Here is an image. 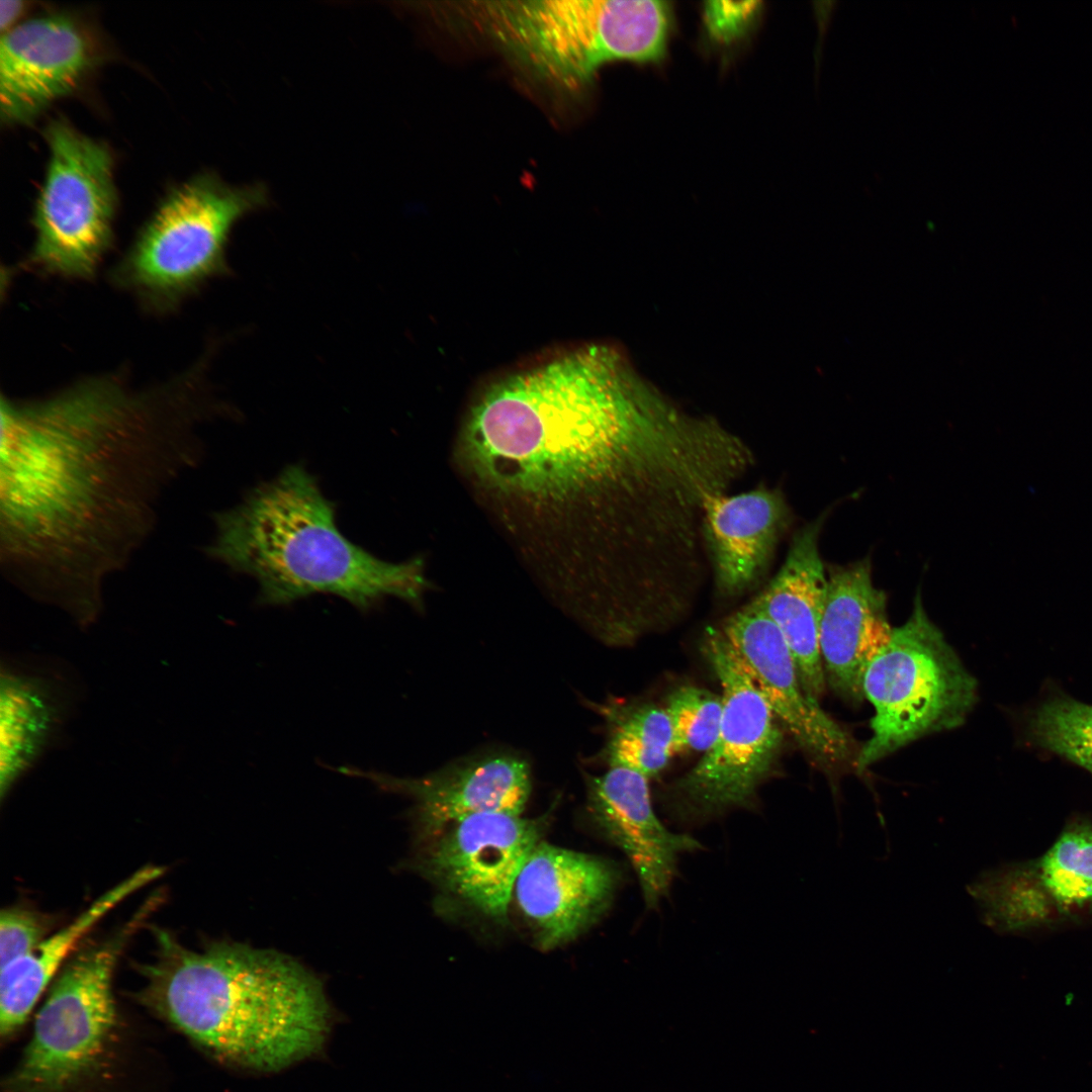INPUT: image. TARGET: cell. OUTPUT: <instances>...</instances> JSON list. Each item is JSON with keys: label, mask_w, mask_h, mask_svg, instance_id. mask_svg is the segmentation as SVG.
<instances>
[{"label": "cell", "mask_w": 1092, "mask_h": 1092, "mask_svg": "<svg viewBox=\"0 0 1092 1092\" xmlns=\"http://www.w3.org/2000/svg\"><path fill=\"white\" fill-rule=\"evenodd\" d=\"M892 631L887 598L873 582L870 559L829 567L820 652L826 681L836 693L855 702L863 698L866 669Z\"/></svg>", "instance_id": "ac0fdd59"}, {"label": "cell", "mask_w": 1092, "mask_h": 1092, "mask_svg": "<svg viewBox=\"0 0 1092 1092\" xmlns=\"http://www.w3.org/2000/svg\"><path fill=\"white\" fill-rule=\"evenodd\" d=\"M460 448L487 493L534 516L573 515L604 561H648L686 542L727 453L709 419L639 385L599 345L492 382L470 410Z\"/></svg>", "instance_id": "6da1fadb"}, {"label": "cell", "mask_w": 1092, "mask_h": 1092, "mask_svg": "<svg viewBox=\"0 0 1092 1092\" xmlns=\"http://www.w3.org/2000/svg\"><path fill=\"white\" fill-rule=\"evenodd\" d=\"M442 11L528 82L561 97L581 94L608 63L659 61L671 25L669 4L648 0L466 1Z\"/></svg>", "instance_id": "5b68a950"}, {"label": "cell", "mask_w": 1092, "mask_h": 1092, "mask_svg": "<svg viewBox=\"0 0 1092 1092\" xmlns=\"http://www.w3.org/2000/svg\"><path fill=\"white\" fill-rule=\"evenodd\" d=\"M545 819L505 812L466 817L431 838L421 872L444 895L503 923L516 879L541 841Z\"/></svg>", "instance_id": "8fae6325"}, {"label": "cell", "mask_w": 1092, "mask_h": 1092, "mask_svg": "<svg viewBox=\"0 0 1092 1092\" xmlns=\"http://www.w3.org/2000/svg\"><path fill=\"white\" fill-rule=\"evenodd\" d=\"M43 135L50 156L32 216L35 238L18 268L91 281L114 239L112 155L63 118L50 121Z\"/></svg>", "instance_id": "ba28073f"}, {"label": "cell", "mask_w": 1092, "mask_h": 1092, "mask_svg": "<svg viewBox=\"0 0 1092 1092\" xmlns=\"http://www.w3.org/2000/svg\"><path fill=\"white\" fill-rule=\"evenodd\" d=\"M266 187L231 186L205 173L174 188L109 271V281L147 312L164 315L225 275L234 225L266 206Z\"/></svg>", "instance_id": "8992f818"}, {"label": "cell", "mask_w": 1092, "mask_h": 1092, "mask_svg": "<svg viewBox=\"0 0 1092 1092\" xmlns=\"http://www.w3.org/2000/svg\"><path fill=\"white\" fill-rule=\"evenodd\" d=\"M100 58L97 37L78 17L50 13L19 22L0 40L2 120L31 119L77 89Z\"/></svg>", "instance_id": "4fadbf2b"}, {"label": "cell", "mask_w": 1092, "mask_h": 1092, "mask_svg": "<svg viewBox=\"0 0 1092 1092\" xmlns=\"http://www.w3.org/2000/svg\"><path fill=\"white\" fill-rule=\"evenodd\" d=\"M722 633L744 670L778 720L809 752L826 761L845 759L847 734L804 692L790 648L777 627L754 602L723 624Z\"/></svg>", "instance_id": "2e32d148"}, {"label": "cell", "mask_w": 1092, "mask_h": 1092, "mask_svg": "<svg viewBox=\"0 0 1092 1092\" xmlns=\"http://www.w3.org/2000/svg\"><path fill=\"white\" fill-rule=\"evenodd\" d=\"M345 770L353 776H365L386 791L408 796L414 801L420 832L429 839L471 815L484 812L521 815L531 792L528 762L505 752L468 757L415 779Z\"/></svg>", "instance_id": "e0dca14e"}, {"label": "cell", "mask_w": 1092, "mask_h": 1092, "mask_svg": "<svg viewBox=\"0 0 1092 1092\" xmlns=\"http://www.w3.org/2000/svg\"><path fill=\"white\" fill-rule=\"evenodd\" d=\"M704 651L722 687L723 714L715 743L664 795L668 817L684 828L752 808L783 741L778 718L721 630L707 632Z\"/></svg>", "instance_id": "9c48e42d"}, {"label": "cell", "mask_w": 1092, "mask_h": 1092, "mask_svg": "<svg viewBox=\"0 0 1092 1092\" xmlns=\"http://www.w3.org/2000/svg\"><path fill=\"white\" fill-rule=\"evenodd\" d=\"M65 702L49 678L2 664L0 675V796L36 763L65 720Z\"/></svg>", "instance_id": "7402d4cb"}, {"label": "cell", "mask_w": 1092, "mask_h": 1092, "mask_svg": "<svg viewBox=\"0 0 1092 1092\" xmlns=\"http://www.w3.org/2000/svg\"><path fill=\"white\" fill-rule=\"evenodd\" d=\"M49 922L40 914L22 907L0 913V968L32 952L48 936Z\"/></svg>", "instance_id": "484cf974"}, {"label": "cell", "mask_w": 1092, "mask_h": 1092, "mask_svg": "<svg viewBox=\"0 0 1092 1092\" xmlns=\"http://www.w3.org/2000/svg\"><path fill=\"white\" fill-rule=\"evenodd\" d=\"M839 1L826 0L813 2L815 15L818 22L820 36H823L831 22L832 15L834 14Z\"/></svg>", "instance_id": "f1b7e54d"}, {"label": "cell", "mask_w": 1092, "mask_h": 1092, "mask_svg": "<svg viewBox=\"0 0 1092 1092\" xmlns=\"http://www.w3.org/2000/svg\"><path fill=\"white\" fill-rule=\"evenodd\" d=\"M1027 733L1037 746L1092 774V705L1064 695L1051 697L1029 714Z\"/></svg>", "instance_id": "cb8c5ba5"}, {"label": "cell", "mask_w": 1092, "mask_h": 1092, "mask_svg": "<svg viewBox=\"0 0 1092 1092\" xmlns=\"http://www.w3.org/2000/svg\"><path fill=\"white\" fill-rule=\"evenodd\" d=\"M207 364L144 386L119 367L42 396H1L0 561L13 584L82 627L96 621L104 581L201 459L198 427L220 413Z\"/></svg>", "instance_id": "7a4b0ae2"}, {"label": "cell", "mask_w": 1092, "mask_h": 1092, "mask_svg": "<svg viewBox=\"0 0 1092 1092\" xmlns=\"http://www.w3.org/2000/svg\"><path fill=\"white\" fill-rule=\"evenodd\" d=\"M827 518L823 513L801 528L777 575L753 601L777 625L796 663L801 686L818 701L826 676L820 652V627L828 572L819 552V537Z\"/></svg>", "instance_id": "d6986e66"}, {"label": "cell", "mask_w": 1092, "mask_h": 1092, "mask_svg": "<svg viewBox=\"0 0 1092 1092\" xmlns=\"http://www.w3.org/2000/svg\"><path fill=\"white\" fill-rule=\"evenodd\" d=\"M142 1003L236 1066L277 1071L318 1052L331 1012L321 982L292 959L229 941L202 949L153 928Z\"/></svg>", "instance_id": "3957f363"}, {"label": "cell", "mask_w": 1092, "mask_h": 1092, "mask_svg": "<svg viewBox=\"0 0 1092 1092\" xmlns=\"http://www.w3.org/2000/svg\"><path fill=\"white\" fill-rule=\"evenodd\" d=\"M861 689L874 716L858 772L920 737L962 725L978 698L976 678L928 618L919 593L910 617L869 664Z\"/></svg>", "instance_id": "52a82bcc"}, {"label": "cell", "mask_w": 1092, "mask_h": 1092, "mask_svg": "<svg viewBox=\"0 0 1092 1092\" xmlns=\"http://www.w3.org/2000/svg\"><path fill=\"white\" fill-rule=\"evenodd\" d=\"M982 921L1001 932L1050 924L1092 907V826L1070 825L1038 858L988 871L967 886Z\"/></svg>", "instance_id": "7c38bea8"}, {"label": "cell", "mask_w": 1092, "mask_h": 1092, "mask_svg": "<svg viewBox=\"0 0 1092 1092\" xmlns=\"http://www.w3.org/2000/svg\"><path fill=\"white\" fill-rule=\"evenodd\" d=\"M609 720L605 756L609 767H624L646 778L658 775L674 752L665 709L654 705L603 710Z\"/></svg>", "instance_id": "603a6c76"}, {"label": "cell", "mask_w": 1092, "mask_h": 1092, "mask_svg": "<svg viewBox=\"0 0 1092 1092\" xmlns=\"http://www.w3.org/2000/svg\"><path fill=\"white\" fill-rule=\"evenodd\" d=\"M648 778L624 767L586 777V809L600 834L631 863L647 909L668 896L685 853L704 845L668 829L655 813Z\"/></svg>", "instance_id": "9a60e30c"}, {"label": "cell", "mask_w": 1092, "mask_h": 1092, "mask_svg": "<svg viewBox=\"0 0 1092 1092\" xmlns=\"http://www.w3.org/2000/svg\"><path fill=\"white\" fill-rule=\"evenodd\" d=\"M789 521L783 493L763 485L707 499L703 535L720 595H739L762 577Z\"/></svg>", "instance_id": "ffe728a7"}, {"label": "cell", "mask_w": 1092, "mask_h": 1092, "mask_svg": "<svg viewBox=\"0 0 1092 1092\" xmlns=\"http://www.w3.org/2000/svg\"><path fill=\"white\" fill-rule=\"evenodd\" d=\"M213 520L215 535L206 553L253 577L261 606L326 594L363 612L387 597L419 607L428 588L421 558L389 562L346 538L335 504L300 464L256 485Z\"/></svg>", "instance_id": "277c9868"}, {"label": "cell", "mask_w": 1092, "mask_h": 1092, "mask_svg": "<svg viewBox=\"0 0 1092 1092\" xmlns=\"http://www.w3.org/2000/svg\"><path fill=\"white\" fill-rule=\"evenodd\" d=\"M165 869L147 866L116 884L28 956L0 968V1033L9 1036L27 1019L39 996L75 953L89 931L115 906L163 876Z\"/></svg>", "instance_id": "44dd1931"}, {"label": "cell", "mask_w": 1092, "mask_h": 1092, "mask_svg": "<svg viewBox=\"0 0 1092 1092\" xmlns=\"http://www.w3.org/2000/svg\"><path fill=\"white\" fill-rule=\"evenodd\" d=\"M668 715L674 752H706L716 741L722 720V697L698 687L686 686L668 697Z\"/></svg>", "instance_id": "d4e9b609"}, {"label": "cell", "mask_w": 1092, "mask_h": 1092, "mask_svg": "<svg viewBox=\"0 0 1092 1092\" xmlns=\"http://www.w3.org/2000/svg\"><path fill=\"white\" fill-rule=\"evenodd\" d=\"M155 907L147 902L113 935L76 951L62 968L8 1078V1092H61L96 1062L115 1022L114 969Z\"/></svg>", "instance_id": "30bf717a"}, {"label": "cell", "mask_w": 1092, "mask_h": 1092, "mask_svg": "<svg viewBox=\"0 0 1092 1092\" xmlns=\"http://www.w3.org/2000/svg\"><path fill=\"white\" fill-rule=\"evenodd\" d=\"M26 3L20 0H1L0 1V28L4 33L19 22V18L26 11Z\"/></svg>", "instance_id": "83f0119b"}, {"label": "cell", "mask_w": 1092, "mask_h": 1092, "mask_svg": "<svg viewBox=\"0 0 1092 1092\" xmlns=\"http://www.w3.org/2000/svg\"><path fill=\"white\" fill-rule=\"evenodd\" d=\"M622 882L613 861L540 841L515 882L516 905L543 950L582 934L611 907Z\"/></svg>", "instance_id": "5bb4252c"}, {"label": "cell", "mask_w": 1092, "mask_h": 1092, "mask_svg": "<svg viewBox=\"0 0 1092 1092\" xmlns=\"http://www.w3.org/2000/svg\"><path fill=\"white\" fill-rule=\"evenodd\" d=\"M755 2H710L705 9L710 32L720 38L735 36L755 10Z\"/></svg>", "instance_id": "4316f807"}]
</instances>
